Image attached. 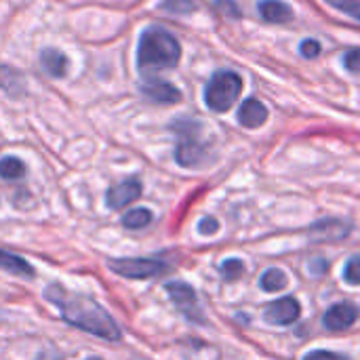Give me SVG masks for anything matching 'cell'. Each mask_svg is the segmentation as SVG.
Returning a JSON list of instances; mask_svg holds the SVG:
<instances>
[{"label":"cell","instance_id":"2e32d148","mask_svg":"<svg viewBox=\"0 0 360 360\" xmlns=\"http://www.w3.org/2000/svg\"><path fill=\"white\" fill-rule=\"evenodd\" d=\"M287 285H289V278H287V274H285L283 270H278V268L266 270V272L262 274V278H259V287H262L264 291H268V293L283 291Z\"/></svg>","mask_w":360,"mask_h":360},{"label":"cell","instance_id":"4316f807","mask_svg":"<svg viewBox=\"0 0 360 360\" xmlns=\"http://www.w3.org/2000/svg\"><path fill=\"white\" fill-rule=\"evenodd\" d=\"M217 230H219V224H217V219H213V217H205V219H200V224H198V232L205 234V236L215 234Z\"/></svg>","mask_w":360,"mask_h":360},{"label":"cell","instance_id":"e0dca14e","mask_svg":"<svg viewBox=\"0 0 360 360\" xmlns=\"http://www.w3.org/2000/svg\"><path fill=\"white\" fill-rule=\"evenodd\" d=\"M25 175V165L15 158V156H4L0 158V177L6 179V181H13V179H21Z\"/></svg>","mask_w":360,"mask_h":360},{"label":"cell","instance_id":"5bb4252c","mask_svg":"<svg viewBox=\"0 0 360 360\" xmlns=\"http://www.w3.org/2000/svg\"><path fill=\"white\" fill-rule=\"evenodd\" d=\"M0 89L13 97L23 95L25 93V76L11 65H0Z\"/></svg>","mask_w":360,"mask_h":360},{"label":"cell","instance_id":"52a82bcc","mask_svg":"<svg viewBox=\"0 0 360 360\" xmlns=\"http://www.w3.org/2000/svg\"><path fill=\"white\" fill-rule=\"evenodd\" d=\"M139 91L154 103H160V105H173V103H179L181 101V91L167 82V80H158V78H146L141 84H139Z\"/></svg>","mask_w":360,"mask_h":360},{"label":"cell","instance_id":"6da1fadb","mask_svg":"<svg viewBox=\"0 0 360 360\" xmlns=\"http://www.w3.org/2000/svg\"><path fill=\"white\" fill-rule=\"evenodd\" d=\"M44 297L53 306L59 308L61 319L68 325H72V327H76L80 331H86V333H91L95 338H101L105 342H118L122 338L120 327L116 325V321L95 300L86 297V295L65 291L59 285L46 287Z\"/></svg>","mask_w":360,"mask_h":360},{"label":"cell","instance_id":"83f0119b","mask_svg":"<svg viewBox=\"0 0 360 360\" xmlns=\"http://www.w3.org/2000/svg\"><path fill=\"white\" fill-rule=\"evenodd\" d=\"M327 262L325 259H316V262H312V266H310V270H312V274H316V276H323L325 272H327Z\"/></svg>","mask_w":360,"mask_h":360},{"label":"cell","instance_id":"ba28073f","mask_svg":"<svg viewBox=\"0 0 360 360\" xmlns=\"http://www.w3.org/2000/svg\"><path fill=\"white\" fill-rule=\"evenodd\" d=\"M300 302L295 297H281L276 302H272L270 306H266V312H264V319L272 325H278V327H285V325H291L300 319Z\"/></svg>","mask_w":360,"mask_h":360},{"label":"cell","instance_id":"7a4b0ae2","mask_svg":"<svg viewBox=\"0 0 360 360\" xmlns=\"http://www.w3.org/2000/svg\"><path fill=\"white\" fill-rule=\"evenodd\" d=\"M181 59L179 40L165 27H146L137 44V70L141 76H154L162 70H171Z\"/></svg>","mask_w":360,"mask_h":360},{"label":"cell","instance_id":"603a6c76","mask_svg":"<svg viewBox=\"0 0 360 360\" xmlns=\"http://www.w3.org/2000/svg\"><path fill=\"white\" fill-rule=\"evenodd\" d=\"M321 51H323L321 42H319V40H312V38H308V40H304V42L300 44V53H302L306 59H316V57L321 55Z\"/></svg>","mask_w":360,"mask_h":360},{"label":"cell","instance_id":"ac0fdd59","mask_svg":"<svg viewBox=\"0 0 360 360\" xmlns=\"http://www.w3.org/2000/svg\"><path fill=\"white\" fill-rule=\"evenodd\" d=\"M150 221H152V213H150L146 207L131 209V211L122 217V226L129 228V230H141V228L150 226Z\"/></svg>","mask_w":360,"mask_h":360},{"label":"cell","instance_id":"277c9868","mask_svg":"<svg viewBox=\"0 0 360 360\" xmlns=\"http://www.w3.org/2000/svg\"><path fill=\"white\" fill-rule=\"evenodd\" d=\"M171 129L179 135V143L175 148V160H177V165L179 167H186V169L200 167L205 162V158H207V150H205V146L198 139L200 124L196 120L181 118V120L171 122Z\"/></svg>","mask_w":360,"mask_h":360},{"label":"cell","instance_id":"ffe728a7","mask_svg":"<svg viewBox=\"0 0 360 360\" xmlns=\"http://www.w3.org/2000/svg\"><path fill=\"white\" fill-rule=\"evenodd\" d=\"M160 6H162L165 11H171V13H177V15H186V13L196 11L194 0H162Z\"/></svg>","mask_w":360,"mask_h":360},{"label":"cell","instance_id":"7402d4cb","mask_svg":"<svg viewBox=\"0 0 360 360\" xmlns=\"http://www.w3.org/2000/svg\"><path fill=\"white\" fill-rule=\"evenodd\" d=\"M344 281L348 285H360V257H352L344 268Z\"/></svg>","mask_w":360,"mask_h":360},{"label":"cell","instance_id":"d6986e66","mask_svg":"<svg viewBox=\"0 0 360 360\" xmlns=\"http://www.w3.org/2000/svg\"><path fill=\"white\" fill-rule=\"evenodd\" d=\"M221 274H224V278L226 281H236V278H240L243 276V272H245V264L240 262V259H236V257H232V259H226L224 264H221Z\"/></svg>","mask_w":360,"mask_h":360},{"label":"cell","instance_id":"7c38bea8","mask_svg":"<svg viewBox=\"0 0 360 360\" xmlns=\"http://www.w3.org/2000/svg\"><path fill=\"white\" fill-rule=\"evenodd\" d=\"M257 11L268 23H287L293 19V8L283 0H262L257 4Z\"/></svg>","mask_w":360,"mask_h":360},{"label":"cell","instance_id":"44dd1931","mask_svg":"<svg viewBox=\"0 0 360 360\" xmlns=\"http://www.w3.org/2000/svg\"><path fill=\"white\" fill-rule=\"evenodd\" d=\"M331 6H335L338 11L354 17L356 21H360V0H327Z\"/></svg>","mask_w":360,"mask_h":360},{"label":"cell","instance_id":"9a60e30c","mask_svg":"<svg viewBox=\"0 0 360 360\" xmlns=\"http://www.w3.org/2000/svg\"><path fill=\"white\" fill-rule=\"evenodd\" d=\"M0 270L13 274V276H21V278H32L34 276V268L19 255L2 251L0 249Z\"/></svg>","mask_w":360,"mask_h":360},{"label":"cell","instance_id":"5b68a950","mask_svg":"<svg viewBox=\"0 0 360 360\" xmlns=\"http://www.w3.org/2000/svg\"><path fill=\"white\" fill-rule=\"evenodd\" d=\"M108 268L112 272H116L118 276L124 278H137V281H146V278H154L160 276L165 272L171 270V266L165 259H156V257H127V259H112L108 264Z\"/></svg>","mask_w":360,"mask_h":360},{"label":"cell","instance_id":"3957f363","mask_svg":"<svg viewBox=\"0 0 360 360\" xmlns=\"http://www.w3.org/2000/svg\"><path fill=\"white\" fill-rule=\"evenodd\" d=\"M243 91V78L232 70H219L205 86V103L211 112H228Z\"/></svg>","mask_w":360,"mask_h":360},{"label":"cell","instance_id":"30bf717a","mask_svg":"<svg viewBox=\"0 0 360 360\" xmlns=\"http://www.w3.org/2000/svg\"><path fill=\"white\" fill-rule=\"evenodd\" d=\"M359 319V310L354 304H348V302H342V304H335L331 306L325 316H323V325L329 329V331H344L348 327H352Z\"/></svg>","mask_w":360,"mask_h":360},{"label":"cell","instance_id":"cb8c5ba5","mask_svg":"<svg viewBox=\"0 0 360 360\" xmlns=\"http://www.w3.org/2000/svg\"><path fill=\"white\" fill-rule=\"evenodd\" d=\"M215 6L230 19H240V8L234 0H215Z\"/></svg>","mask_w":360,"mask_h":360},{"label":"cell","instance_id":"8fae6325","mask_svg":"<svg viewBox=\"0 0 360 360\" xmlns=\"http://www.w3.org/2000/svg\"><path fill=\"white\" fill-rule=\"evenodd\" d=\"M266 120H268V108L255 97L245 99L243 105L238 108V122L247 129H257Z\"/></svg>","mask_w":360,"mask_h":360},{"label":"cell","instance_id":"4fadbf2b","mask_svg":"<svg viewBox=\"0 0 360 360\" xmlns=\"http://www.w3.org/2000/svg\"><path fill=\"white\" fill-rule=\"evenodd\" d=\"M40 63L44 72L53 78H63L68 74V57L57 49H44L40 53Z\"/></svg>","mask_w":360,"mask_h":360},{"label":"cell","instance_id":"9c48e42d","mask_svg":"<svg viewBox=\"0 0 360 360\" xmlns=\"http://www.w3.org/2000/svg\"><path fill=\"white\" fill-rule=\"evenodd\" d=\"M141 196V181L139 179H124L112 186L105 194V205L110 209H122Z\"/></svg>","mask_w":360,"mask_h":360},{"label":"cell","instance_id":"8992f818","mask_svg":"<svg viewBox=\"0 0 360 360\" xmlns=\"http://www.w3.org/2000/svg\"><path fill=\"white\" fill-rule=\"evenodd\" d=\"M165 289H167L171 302H173L190 321H196V323H202V321H205L202 310H200V304H198V297H196V291H194L188 283L171 281V283H167Z\"/></svg>","mask_w":360,"mask_h":360},{"label":"cell","instance_id":"d4e9b609","mask_svg":"<svg viewBox=\"0 0 360 360\" xmlns=\"http://www.w3.org/2000/svg\"><path fill=\"white\" fill-rule=\"evenodd\" d=\"M344 65H346L348 72L360 74V49H350V51H346V55H344Z\"/></svg>","mask_w":360,"mask_h":360},{"label":"cell","instance_id":"f1b7e54d","mask_svg":"<svg viewBox=\"0 0 360 360\" xmlns=\"http://www.w3.org/2000/svg\"><path fill=\"white\" fill-rule=\"evenodd\" d=\"M89 360H101V359H89Z\"/></svg>","mask_w":360,"mask_h":360},{"label":"cell","instance_id":"484cf974","mask_svg":"<svg viewBox=\"0 0 360 360\" xmlns=\"http://www.w3.org/2000/svg\"><path fill=\"white\" fill-rule=\"evenodd\" d=\"M304 360H350L348 356L340 354V352H331V350H312L308 352Z\"/></svg>","mask_w":360,"mask_h":360}]
</instances>
